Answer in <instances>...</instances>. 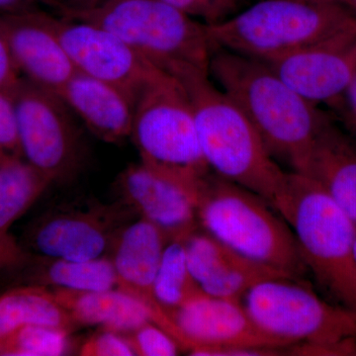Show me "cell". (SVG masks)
Listing matches in <instances>:
<instances>
[{
    "label": "cell",
    "instance_id": "obj_12",
    "mask_svg": "<svg viewBox=\"0 0 356 356\" xmlns=\"http://www.w3.org/2000/svg\"><path fill=\"white\" fill-rule=\"evenodd\" d=\"M264 63L308 102L341 106L355 67L356 30Z\"/></svg>",
    "mask_w": 356,
    "mask_h": 356
},
{
    "label": "cell",
    "instance_id": "obj_10",
    "mask_svg": "<svg viewBox=\"0 0 356 356\" xmlns=\"http://www.w3.org/2000/svg\"><path fill=\"white\" fill-rule=\"evenodd\" d=\"M51 24L77 72L111 84L134 107L151 84L168 74L102 26L54 15Z\"/></svg>",
    "mask_w": 356,
    "mask_h": 356
},
{
    "label": "cell",
    "instance_id": "obj_25",
    "mask_svg": "<svg viewBox=\"0 0 356 356\" xmlns=\"http://www.w3.org/2000/svg\"><path fill=\"white\" fill-rule=\"evenodd\" d=\"M70 331L44 325H23L0 339V356H58L69 353Z\"/></svg>",
    "mask_w": 356,
    "mask_h": 356
},
{
    "label": "cell",
    "instance_id": "obj_13",
    "mask_svg": "<svg viewBox=\"0 0 356 356\" xmlns=\"http://www.w3.org/2000/svg\"><path fill=\"white\" fill-rule=\"evenodd\" d=\"M170 238L153 222L140 219L122 228L112 245L111 259L117 274V289L128 293L151 311L154 324L168 332L186 350L181 332L172 314L154 295V281Z\"/></svg>",
    "mask_w": 356,
    "mask_h": 356
},
{
    "label": "cell",
    "instance_id": "obj_35",
    "mask_svg": "<svg viewBox=\"0 0 356 356\" xmlns=\"http://www.w3.org/2000/svg\"><path fill=\"white\" fill-rule=\"evenodd\" d=\"M355 255H356V241H355Z\"/></svg>",
    "mask_w": 356,
    "mask_h": 356
},
{
    "label": "cell",
    "instance_id": "obj_18",
    "mask_svg": "<svg viewBox=\"0 0 356 356\" xmlns=\"http://www.w3.org/2000/svg\"><path fill=\"white\" fill-rule=\"evenodd\" d=\"M3 268H15L28 284L74 291H104L117 289V274L111 259L107 257L88 261L49 259L26 254L14 245Z\"/></svg>",
    "mask_w": 356,
    "mask_h": 356
},
{
    "label": "cell",
    "instance_id": "obj_30",
    "mask_svg": "<svg viewBox=\"0 0 356 356\" xmlns=\"http://www.w3.org/2000/svg\"><path fill=\"white\" fill-rule=\"evenodd\" d=\"M6 37L0 30V89H13L20 79Z\"/></svg>",
    "mask_w": 356,
    "mask_h": 356
},
{
    "label": "cell",
    "instance_id": "obj_23",
    "mask_svg": "<svg viewBox=\"0 0 356 356\" xmlns=\"http://www.w3.org/2000/svg\"><path fill=\"white\" fill-rule=\"evenodd\" d=\"M44 325L72 332L74 323L53 290L22 285L0 295V339L23 325Z\"/></svg>",
    "mask_w": 356,
    "mask_h": 356
},
{
    "label": "cell",
    "instance_id": "obj_20",
    "mask_svg": "<svg viewBox=\"0 0 356 356\" xmlns=\"http://www.w3.org/2000/svg\"><path fill=\"white\" fill-rule=\"evenodd\" d=\"M356 225V146L330 123L314 144L305 170Z\"/></svg>",
    "mask_w": 356,
    "mask_h": 356
},
{
    "label": "cell",
    "instance_id": "obj_17",
    "mask_svg": "<svg viewBox=\"0 0 356 356\" xmlns=\"http://www.w3.org/2000/svg\"><path fill=\"white\" fill-rule=\"evenodd\" d=\"M58 95L100 140L120 143L131 137L135 107L111 84L77 72Z\"/></svg>",
    "mask_w": 356,
    "mask_h": 356
},
{
    "label": "cell",
    "instance_id": "obj_1",
    "mask_svg": "<svg viewBox=\"0 0 356 356\" xmlns=\"http://www.w3.org/2000/svg\"><path fill=\"white\" fill-rule=\"evenodd\" d=\"M209 74L248 117L274 161L303 172L314 144L331 123L317 105L266 63L233 51L214 50Z\"/></svg>",
    "mask_w": 356,
    "mask_h": 356
},
{
    "label": "cell",
    "instance_id": "obj_29",
    "mask_svg": "<svg viewBox=\"0 0 356 356\" xmlns=\"http://www.w3.org/2000/svg\"><path fill=\"white\" fill-rule=\"evenodd\" d=\"M83 356H132L136 355L128 337L121 332L103 330L84 341L79 348Z\"/></svg>",
    "mask_w": 356,
    "mask_h": 356
},
{
    "label": "cell",
    "instance_id": "obj_14",
    "mask_svg": "<svg viewBox=\"0 0 356 356\" xmlns=\"http://www.w3.org/2000/svg\"><path fill=\"white\" fill-rule=\"evenodd\" d=\"M0 30L18 72L28 81L58 95L76 74L51 14L40 9L0 13Z\"/></svg>",
    "mask_w": 356,
    "mask_h": 356
},
{
    "label": "cell",
    "instance_id": "obj_31",
    "mask_svg": "<svg viewBox=\"0 0 356 356\" xmlns=\"http://www.w3.org/2000/svg\"><path fill=\"white\" fill-rule=\"evenodd\" d=\"M58 0H0V13H19V11L40 9L41 6L55 8Z\"/></svg>",
    "mask_w": 356,
    "mask_h": 356
},
{
    "label": "cell",
    "instance_id": "obj_22",
    "mask_svg": "<svg viewBox=\"0 0 356 356\" xmlns=\"http://www.w3.org/2000/svg\"><path fill=\"white\" fill-rule=\"evenodd\" d=\"M53 184L22 156H0V257L14 222Z\"/></svg>",
    "mask_w": 356,
    "mask_h": 356
},
{
    "label": "cell",
    "instance_id": "obj_15",
    "mask_svg": "<svg viewBox=\"0 0 356 356\" xmlns=\"http://www.w3.org/2000/svg\"><path fill=\"white\" fill-rule=\"evenodd\" d=\"M118 188L128 205L170 240L186 238L195 231L197 199L172 178L140 163L119 175Z\"/></svg>",
    "mask_w": 356,
    "mask_h": 356
},
{
    "label": "cell",
    "instance_id": "obj_16",
    "mask_svg": "<svg viewBox=\"0 0 356 356\" xmlns=\"http://www.w3.org/2000/svg\"><path fill=\"white\" fill-rule=\"evenodd\" d=\"M110 211H67L48 215L28 234L35 254L49 259L88 261L106 257L120 229Z\"/></svg>",
    "mask_w": 356,
    "mask_h": 356
},
{
    "label": "cell",
    "instance_id": "obj_2",
    "mask_svg": "<svg viewBox=\"0 0 356 356\" xmlns=\"http://www.w3.org/2000/svg\"><path fill=\"white\" fill-rule=\"evenodd\" d=\"M177 81L191 98L201 151L210 170L274 208L288 172L267 152L248 117L207 72H192Z\"/></svg>",
    "mask_w": 356,
    "mask_h": 356
},
{
    "label": "cell",
    "instance_id": "obj_27",
    "mask_svg": "<svg viewBox=\"0 0 356 356\" xmlns=\"http://www.w3.org/2000/svg\"><path fill=\"white\" fill-rule=\"evenodd\" d=\"M129 334L136 355L173 356L181 348L168 332L154 323H147Z\"/></svg>",
    "mask_w": 356,
    "mask_h": 356
},
{
    "label": "cell",
    "instance_id": "obj_4",
    "mask_svg": "<svg viewBox=\"0 0 356 356\" xmlns=\"http://www.w3.org/2000/svg\"><path fill=\"white\" fill-rule=\"evenodd\" d=\"M356 30V9L343 0H261L207 25L214 50L269 62Z\"/></svg>",
    "mask_w": 356,
    "mask_h": 356
},
{
    "label": "cell",
    "instance_id": "obj_34",
    "mask_svg": "<svg viewBox=\"0 0 356 356\" xmlns=\"http://www.w3.org/2000/svg\"><path fill=\"white\" fill-rule=\"evenodd\" d=\"M343 1H346V3L350 4V6L355 7L356 9V0H343Z\"/></svg>",
    "mask_w": 356,
    "mask_h": 356
},
{
    "label": "cell",
    "instance_id": "obj_9",
    "mask_svg": "<svg viewBox=\"0 0 356 356\" xmlns=\"http://www.w3.org/2000/svg\"><path fill=\"white\" fill-rule=\"evenodd\" d=\"M13 92L22 158L53 184L72 177L81 161V138L69 105L24 77Z\"/></svg>",
    "mask_w": 356,
    "mask_h": 356
},
{
    "label": "cell",
    "instance_id": "obj_3",
    "mask_svg": "<svg viewBox=\"0 0 356 356\" xmlns=\"http://www.w3.org/2000/svg\"><path fill=\"white\" fill-rule=\"evenodd\" d=\"M274 209L296 236L309 273L334 304L356 313V225L311 177L287 173Z\"/></svg>",
    "mask_w": 356,
    "mask_h": 356
},
{
    "label": "cell",
    "instance_id": "obj_6",
    "mask_svg": "<svg viewBox=\"0 0 356 356\" xmlns=\"http://www.w3.org/2000/svg\"><path fill=\"white\" fill-rule=\"evenodd\" d=\"M204 229L250 259L296 280L307 273L296 236L266 200L245 187L211 172L197 201Z\"/></svg>",
    "mask_w": 356,
    "mask_h": 356
},
{
    "label": "cell",
    "instance_id": "obj_5",
    "mask_svg": "<svg viewBox=\"0 0 356 356\" xmlns=\"http://www.w3.org/2000/svg\"><path fill=\"white\" fill-rule=\"evenodd\" d=\"M55 11L109 30L175 79L189 72L209 74L214 47L207 25L163 0H110L86 10L60 6Z\"/></svg>",
    "mask_w": 356,
    "mask_h": 356
},
{
    "label": "cell",
    "instance_id": "obj_11",
    "mask_svg": "<svg viewBox=\"0 0 356 356\" xmlns=\"http://www.w3.org/2000/svg\"><path fill=\"white\" fill-rule=\"evenodd\" d=\"M172 316L192 355H273L291 346L261 331L242 301L204 293Z\"/></svg>",
    "mask_w": 356,
    "mask_h": 356
},
{
    "label": "cell",
    "instance_id": "obj_24",
    "mask_svg": "<svg viewBox=\"0 0 356 356\" xmlns=\"http://www.w3.org/2000/svg\"><path fill=\"white\" fill-rule=\"evenodd\" d=\"M184 241L173 238L166 243L154 281V295L170 314L205 293L189 270Z\"/></svg>",
    "mask_w": 356,
    "mask_h": 356
},
{
    "label": "cell",
    "instance_id": "obj_33",
    "mask_svg": "<svg viewBox=\"0 0 356 356\" xmlns=\"http://www.w3.org/2000/svg\"><path fill=\"white\" fill-rule=\"evenodd\" d=\"M110 0H58V7H65V8L72 9V10H86V9L95 8V7L102 6Z\"/></svg>",
    "mask_w": 356,
    "mask_h": 356
},
{
    "label": "cell",
    "instance_id": "obj_28",
    "mask_svg": "<svg viewBox=\"0 0 356 356\" xmlns=\"http://www.w3.org/2000/svg\"><path fill=\"white\" fill-rule=\"evenodd\" d=\"M13 88L0 89V156H22Z\"/></svg>",
    "mask_w": 356,
    "mask_h": 356
},
{
    "label": "cell",
    "instance_id": "obj_32",
    "mask_svg": "<svg viewBox=\"0 0 356 356\" xmlns=\"http://www.w3.org/2000/svg\"><path fill=\"white\" fill-rule=\"evenodd\" d=\"M341 106L346 107V112H348V116L350 117V120L356 126V63L353 76H351L348 88L344 92Z\"/></svg>",
    "mask_w": 356,
    "mask_h": 356
},
{
    "label": "cell",
    "instance_id": "obj_8",
    "mask_svg": "<svg viewBox=\"0 0 356 356\" xmlns=\"http://www.w3.org/2000/svg\"><path fill=\"white\" fill-rule=\"evenodd\" d=\"M243 299L261 331L291 346L303 343L300 353L336 355L343 343L356 339V313L325 301L300 281L266 280Z\"/></svg>",
    "mask_w": 356,
    "mask_h": 356
},
{
    "label": "cell",
    "instance_id": "obj_26",
    "mask_svg": "<svg viewBox=\"0 0 356 356\" xmlns=\"http://www.w3.org/2000/svg\"><path fill=\"white\" fill-rule=\"evenodd\" d=\"M206 25L229 19L240 11L242 0H163Z\"/></svg>",
    "mask_w": 356,
    "mask_h": 356
},
{
    "label": "cell",
    "instance_id": "obj_21",
    "mask_svg": "<svg viewBox=\"0 0 356 356\" xmlns=\"http://www.w3.org/2000/svg\"><path fill=\"white\" fill-rule=\"evenodd\" d=\"M53 291L76 325H98L103 330L130 334L147 323H154L149 308L120 289Z\"/></svg>",
    "mask_w": 356,
    "mask_h": 356
},
{
    "label": "cell",
    "instance_id": "obj_19",
    "mask_svg": "<svg viewBox=\"0 0 356 356\" xmlns=\"http://www.w3.org/2000/svg\"><path fill=\"white\" fill-rule=\"evenodd\" d=\"M196 277L201 289L209 296L236 301H242L252 287L264 281L294 280L287 273L240 254L218 238H213L204 248Z\"/></svg>",
    "mask_w": 356,
    "mask_h": 356
},
{
    "label": "cell",
    "instance_id": "obj_7",
    "mask_svg": "<svg viewBox=\"0 0 356 356\" xmlns=\"http://www.w3.org/2000/svg\"><path fill=\"white\" fill-rule=\"evenodd\" d=\"M140 163L172 178L199 197L210 170L199 143L191 98L165 74L140 96L132 133Z\"/></svg>",
    "mask_w": 356,
    "mask_h": 356
}]
</instances>
